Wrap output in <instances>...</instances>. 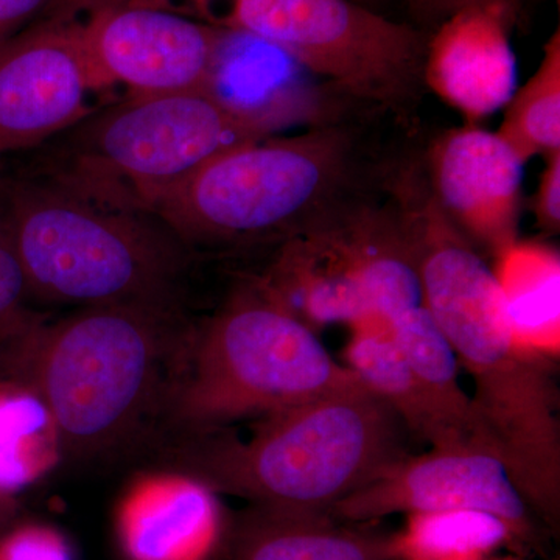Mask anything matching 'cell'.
<instances>
[{"label": "cell", "mask_w": 560, "mask_h": 560, "mask_svg": "<svg viewBox=\"0 0 560 560\" xmlns=\"http://www.w3.org/2000/svg\"><path fill=\"white\" fill-rule=\"evenodd\" d=\"M197 326L179 304L81 307L0 327V375L49 412L62 458L110 460L149 444Z\"/></svg>", "instance_id": "cell-1"}, {"label": "cell", "mask_w": 560, "mask_h": 560, "mask_svg": "<svg viewBox=\"0 0 560 560\" xmlns=\"http://www.w3.org/2000/svg\"><path fill=\"white\" fill-rule=\"evenodd\" d=\"M412 210V209H411ZM407 213L422 305L475 383V407L515 488L560 528L559 394L544 355L518 342L492 268L430 197Z\"/></svg>", "instance_id": "cell-2"}, {"label": "cell", "mask_w": 560, "mask_h": 560, "mask_svg": "<svg viewBox=\"0 0 560 560\" xmlns=\"http://www.w3.org/2000/svg\"><path fill=\"white\" fill-rule=\"evenodd\" d=\"M405 423L361 383L256 418L248 438L231 425L151 442L160 470L250 504L327 514L410 455Z\"/></svg>", "instance_id": "cell-3"}, {"label": "cell", "mask_w": 560, "mask_h": 560, "mask_svg": "<svg viewBox=\"0 0 560 560\" xmlns=\"http://www.w3.org/2000/svg\"><path fill=\"white\" fill-rule=\"evenodd\" d=\"M359 385L315 330L256 283L197 326L147 447L171 434L260 418Z\"/></svg>", "instance_id": "cell-4"}, {"label": "cell", "mask_w": 560, "mask_h": 560, "mask_svg": "<svg viewBox=\"0 0 560 560\" xmlns=\"http://www.w3.org/2000/svg\"><path fill=\"white\" fill-rule=\"evenodd\" d=\"M3 224L27 294L39 300L179 304L187 245L151 213L58 186L14 195Z\"/></svg>", "instance_id": "cell-5"}, {"label": "cell", "mask_w": 560, "mask_h": 560, "mask_svg": "<svg viewBox=\"0 0 560 560\" xmlns=\"http://www.w3.org/2000/svg\"><path fill=\"white\" fill-rule=\"evenodd\" d=\"M350 143L330 125L232 147L162 197L151 215L186 243L285 242L326 219L348 184Z\"/></svg>", "instance_id": "cell-6"}, {"label": "cell", "mask_w": 560, "mask_h": 560, "mask_svg": "<svg viewBox=\"0 0 560 560\" xmlns=\"http://www.w3.org/2000/svg\"><path fill=\"white\" fill-rule=\"evenodd\" d=\"M81 124L61 186L147 213L217 154L272 135L213 90L138 95Z\"/></svg>", "instance_id": "cell-7"}, {"label": "cell", "mask_w": 560, "mask_h": 560, "mask_svg": "<svg viewBox=\"0 0 560 560\" xmlns=\"http://www.w3.org/2000/svg\"><path fill=\"white\" fill-rule=\"evenodd\" d=\"M223 24L364 101L405 105L423 80L420 33L353 0H234Z\"/></svg>", "instance_id": "cell-8"}, {"label": "cell", "mask_w": 560, "mask_h": 560, "mask_svg": "<svg viewBox=\"0 0 560 560\" xmlns=\"http://www.w3.org/2000/svg\"><path fill=\"white\" fill-rule=\"evenodd\" d=\"M481 511L506 523L521 556L547 555L550 530L515 488L500 458L481 452L407 455L327 512L337 521L374 523L393 514Z\"/></svg>", "instance_id": "cell-9"}, {"label": "cell", "mask_w": 560, "mask_h": 560, "mask_svg": "<svg viewBox=\"0 0 560 560\" xmlns=\"http://www.w3.org/2000/svg\"><path fill=\"white\" fill-rule=\"evenodd\" d=\"M393 230V217L372 209H335L282 243L267 278L268 296L312 330L374 323L368 278Z\"/></svg>", "instance_id": "cell-10"}, {"label": "cell", "mask_w": 560, "mask_h": 560, "mask_svg": "<svg viewBox=\"0 0 560 560\" xmlns=\"http://www.w3.org/2000/svg\"><path fill=\"white\" fill-rule=\"evenodd\" d=\"M98 88L138 95L213 90L226 36L168 10L108 3L80 24Z\"/></svg>", "instance_id": "cell-11"}, {"label": "cell", "mask_w": 560, "mask_h": 560, "mask_svg": "<svg viewBox=\"0 0 560 560\" xmlns=\"http://www.w3.org/2000/svg\"><path fill=\"white\" fill-rule=\"evenodd\" d=\"M97 90L80 24L40 22L22 32L0 49V156L88 119Z\"/></svg>", "instance_id": "cell-12"}, {"label": "cell", "mask_w": 560, "mask_h": 560, "mask_svg": "<svg viewBox=\"0 0 560 560\" xmlns=\"http://www.w3.org/2000/svg\"><path fill=\"white\" fill-rule=\"evenodd\" d=\"M522 165L497 132L477 125L445 132L431 149V197L493 259L517 241Z\"/></svg>", "instance_id": "cell-13"}, {"label": "cell", "mask_w": 560, "mask_h": 560, "mask_svg": "<svg viewBox=\"0 0 560 560\" xmlns=\"http://www.w3.org/2000/svg\"><path fill=\"white\" fill-rule=\"evenodd\" d=\"M517 0H470L427 44L423 81L441 101L477 125L515 92L510 32Z\"/></svg>", "instance_id": "cell-14"}, {"label": "cell", "mask_w": 560, "mask_h": 560, "mask_svg": "<svg viewBox=\"0 0 560 560\" xmlns=\"http://www.w3.org/2000/svg\"><path fill=\"white\" fill-rule=\"evenodd\" d=\"M230 528L217 493L164 470L136 482L117 511L128 560H215L226 552Z\"/></svg>", "instance_id": "cell-15"}, {"label": "cell", "mask_w": 560, "mask_h": 560, "mask_svg": "<svg viewBox=\"0 0 560 560\" xmlns=\"http://www.w3.org/2000/svg\"><path fill=\"white\" fill-rule=\"evenodd\" d=\"M371 525L250 504L231 522L226 555L230 560H397L394 533Z\"/></svg>", "instance_id": "cell-16"}, {"label": "cell", "mask_w": 560, "mask_h": 560, "mask_svg": "<svg viewBox=\"0 0 560 560\" xmlns=\"http://www.w3.org/2000/svg\"><path fill=\"white\" fill-rule=\"evenodd\" d=\"M346 366L393 408L412 436L429 442L436 451L471 452L418 381L386 324L352 327Z\"/></svg>", "instance_id": "cell-17"}, {"label": "cell", "mask_w": 560, "mask_h": 560, "mask_svg": "<svg viewBox=\"0 0 560 560\" xmlns=\"http://www.w3.org/2000/svg\"><path fill=\"white\" fill-rule=\"evenodd\" d=\"M388 327L411 371L467 447L500 458L474 399L460 386L458 357L430 312L419 305L390 320Z\"/></svg>", "instance_id": "cell-18"}, {"label": "cell", "mask_w": 560, "mask_h": 560, "mask_svg": "<svg viewBox=\"0 0 560 560\" xmlns=\"http://www.w3.org/2000/svg\"><path fill=\"white\" fill-rule=\"evenodd\" d=\"M515 338L539 355L559 352L560 259L544 243H512L492 268Z\"/></svg>", "instance_id": "cell-19"}, {"label": "cell", "mask_w": 560, "mask_h": 560, "mask_svg": "<svg viewBox=\"0 0 560 560\" xmlns=\"http://www.w3.org/2000/svg\"><path fill=\"white\" fill-rule=\"evenodd\" d=\"M503 547L514 550L511 529L481 511L410 514L394 533L397 560H489Z\"/></svg>", "instance_id": "cell-20"}, {"label": "cell", "mask_w": 560, "mask_h": 560, "mask_svg": "<svg viewBox=\"0 0 560 560\" xmlns=\"http://www.w3.org/2000/svg\"><path fill=\"white\" fill-rule=\"evenodd\" d=\"M497 136L525 164L530 158L560 151V33L544 47L539 68L514 92Z\"/></svg>", "instance_id": "cell-21"}, {"label": "cell", "mask_w": 560, "mask_h": 560, "mask_svg": "<svg viewBox=\"0 0 560 560\" xmlns=\"http://www.w3.org/2000/svg\"><path fill=\"white\" fill-rule=\"evenodd\" d=\"M60 455L49 412L28 390L0 389V490L9 493L38 478Z\"/></svg>", "instance_id": "cell-22"}, {"label": "cell", "mask_w": 560, "mask_h": 560, "mask_svg": "<svg viewBox=\"0 0 560 560\" xmlns=\"http://www.w3.org/2000/svg\"><path fill=\"white\" fill-rule=\"evenodd\" d=\"M0 560H72V556L57 530L24 525L0 537Z\"/></svg>", "instance_id": "cell-23"}, {"label": "cell", "mask_w": 560, "mask_h": 560, "mask_svg": "<svg viewBox=\"0 0 560 560\" xmlns=\"http://www.w3.org/2000/svg\"><path fill=\"white\" fill-rule=\"evenodd\" d=\"M25 296L27 283L24 272L0 217V327L5 326L20 312L21 301Z\"/></svg>", "instance_id": "cell-24"}, {"label": "cell", "mask_w": 560, "mask_h": 560, "mask_svg": "<svg viewBox=\"0 0 560 560\" xmlns=\"http://www.w3.org/2000/svg\"><path fill=\"white\" fill-rule=\"evenodd\" d=\"M539 187L534 195L533 210L541 230L559 232L560 228V151L547 156Z\"/></svg>", "instance_id": "cell-25"}, {"label": "cell", "mask_w": 560, "mask_h": 560, "mask_svg": "<svg viewBox=\"0 0 560 560\" xmlns=\"http://www.w3.org/2000/svg\"><path fill=\"white\" fill-rule=\"evenodd\" d=\"M54 0H0V49L32 27Z\"/></svg>", "instance_id": "cell-26"}, {"label": "cell", "mask_w": 560, "mask_h": 560, "mask_svg": "<svg viewBox=\"0 0 560 560\" xmlns=\"http://www.w3.org/2000/svg\"><path fill=\"white\" fill-rule=\"evenodd\" d=\"M412 10L422 16L433 18V20H445L451 16L453 11L466 5L470 0H410Z\"/></svg>", "instance_id": "cell-27"}, {"label": "cell", "mask_w": 560, "mask_h": 560, "mask_svg": "<svg viewBox=\"0 0 560 560\" xmlns=\"http://www.w3.org/2000/svg\"><path fill=\"white\" fill-rule=\"evenodd\" d=\"M14 514V504L9 493L0 490V533L5 529Z\"/></svg>", "instance_id": "cell-28"}, {"label": "cell", "mask_w": 560, "mask_h": 560, "mask_svg": "<svg viewBox=\"0 0 560 560\" xmlns=\"http://www.w3.org/2000/svg\"><path fill=\"white\" fill-rule=\"evenodd\" d=\"M191 2H194L195 7L202 11V13L208 14L210 2H212V0H191Z\"/></svg>", "instance_id": "cell-29"}, {"label": "cell", "mask_w": 560, "mask_h": 560, "mask_svg": "<svg viewBox=\"0 0 560 560\" xmlns=\"http://www.w3.org/2000/svg\"><path fill=\"white\" fill-rule=\"evenodd\" d=\"M489 560H522L518 558H503V559H489Z\"/></svg>", "instance_id": "cell-30"}, {"label": "cell", "mask_w": 560, "mask_h": 560, "mask_svg": "<svg viewBox=\"0 0 560 560\" xmlns=\"http://www.w3.org/2000/svg\"><path fill=\"white\" fill-rule=\"evenodd\" d=\"M353 2L363 3V5H364V3H366V2H368V0H353Z\"/></svg>", "instance_id": "cell-31"}]
</instances>
